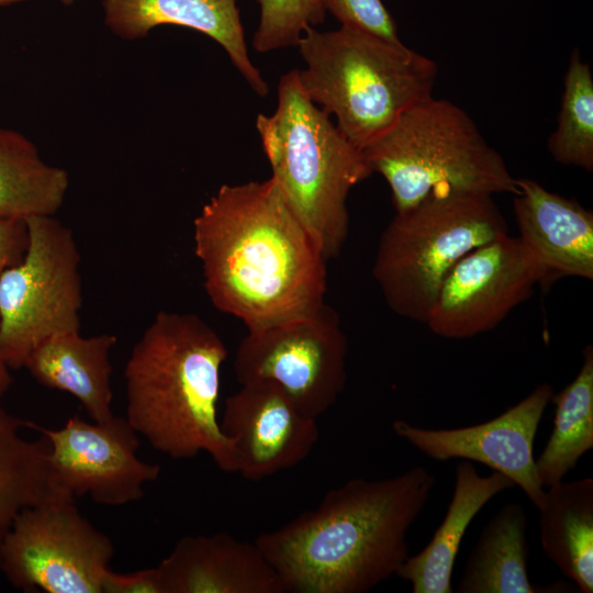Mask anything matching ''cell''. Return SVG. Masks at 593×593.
Instances as JSON below:
<instances>
[{
	"mask_svg": "<svg viewBox=\"0 0 593 593\" xmlns=\"http://www.w3.org/2000/svg\"><path fill=\"white\" fill-rule=\"evenodd\" d=\"M11 382H12V378L10 374V367L3 359L2 354L0 351V399L8 391V389L11 385Z\"/></svg>",
	"mask_w": 593,
	"mask_h": 593,
	"instance_id": "obj_30",
	"label": "cell"
},
{
	"mask_svg": "<svg viewBox=\"0 0 593 593\" xmlns=\"http://www.w3.org/2000/svg\"><path fill=\"white\" fill-rule=\"evenodd\" d=\"M361 153L370 172L389 184L395 213L445 194L518 191L503 157L469 114L433 96L407 109Z\"/></svg>",
	"mask_w": 593,
	"mask_h": 593,
	"instance_id": "obj_6",
	"label": "cell"
},
{
	"mask_svg": "<svg viewBox=\"0 0 593 593\" xmlns=\"http://www.w3.org/2000/svg\"><path fill=\"white\" fill-rule=\"evenodd\" d=\"M347 353L339 316L325 303L310 316L247 332L233 367L239 384L270 381L317 419L345 388Z\"/></svg>",
	"mask_w": 593,
	"mask_h": 593,
	"instance_id": "obj_10",
	"label": "cell"
},
{
	"mask_svg": "<svg viewBox=\"0 0 593 593\" xmlns=\"http://www.w3.org/2000/svg\"><path fill=\"white\" fill-rule=\"evenodd\" d=\"M515 486L501 472L483 477L469 460L460 461L455 468L452 496L441 524L422 551L410 555L396 575L411 584L413 593L452 592L454 564L468 526L491 499Z\"/></svg>",
	"mask_w": 593,
	"mask_h": 593,
	"instance_id": "obj_19",
	"label": "cell"
},
{
	"mask_svg": "<svg viewBox=\"0 0 593 593\" xmlns=\"http://www.w3.org/2000/svg\"><path fill=\"white\" fill-rule=\"evenodd\" d=\"M118 337L79 332L53 335L29 355L24 368L41 385L67 392L79 400L93 422L114 416L110 354Z\"/></svg>",
	"mask_w": 593,
	"mask_h": 593,
	"instance_id": "obj_18",
	"label": "cell"
},
{
	"mask_svg": "<svg viewBox=\"0 0 593 593\" xmlns=\"http://www.w3.org/2000/svg\"><path fill=\"white\" fill-rule=\"evenodd\" d=\"M233 443L236 472L259 481L302 462L316 445V418L270 381H251L227 398L220 419Z\"/></svg>",
	"mask_w": 593,
	"mask_h": 593,
	"instance_id": "obj_14",
	"label": "cell"
},
{
	"mask_svg": "<svg viewBox=\"0 0 593 593\" xmlns=\"http://www.w3.org/2000/svg\"><path fill=\"white\" fill-rule=\"evenodd\" d=\"M340 26L350 27L390 42H402L396 24L381 0H323Z\"/></svg>",
	"mask_w": 593,
	"mask_h": 593,
	"instance_id": "obj_27",
	"label": "cell"
},
{
	"mask_svg": "<svg viewBox=\"0 0 593 593\" xmlns=\"http://www.w3.org/2000/svg\"><path fill=\"white\" fill-rule=\"evenodd\" d=\"M75 501L55 497L15 516L0 547V571L12 586L101 593L113 542L80 514Z\"/></svg>",
	"mask_w": 593,
	"mask_h": 593,
	"instance_id": "obj_9",
	"label": "cell"
},
{
	"mask_svg": "<svg viewBox=\"0 0 593 593\" xmlns=\"http://www.w3.org/2000/svg\"><path fill=\"white\" fill-rule=\"evenodd\" d=\"M553 393L549 383H541L499 416L472 426L435 429L395 419L392 428L398 437L430 459L477 461L503 473L539 510L546 489L537 477L534 443Z\"/></svg>",
	"mask_w": 593,
	"mask_h": 593,
	"instance_id": "obj_13",
	"label": "cell"
},
{
	"mask_svg": "<svg viewBox=\"0 0 593 593\" xmlns=\"http://www.w3.org/2000/svg\"><path fill=\"white\" fill-rule=\"evenodd\" d=\"M544 270L516 236L490 240L449 271L425 324L432 333L462 339L489 332L542 286Z\"/></svg>",
	"mask_w": 593,
	"mask_h": 593,
	"instance_id": "obj_12",
	"label": "cell"
},
{
	"mask_svg": "<svg viewBox=\"0 0 593 593\" xmlns=\"http://www.w3.org/2000/svg\"><path fill=\"white\" fill-rule=\"evenodd\" d=\"M526 529V514L521 503L502 506L482 528L466 561L457 592H548L529 580Z\"/></svg>",
	"mask_w": 593,
	"mask_h": 593,
	"instance_id": "obj_21",
	"label": "cell"
},
{
	"mask_svg": "<svg viewBox=\"0 0 593 593\" xmlns=\"http://www.w3.org/2000/svg\"><path fill=\"white\" fill-rule=\"evenodd\" d=\"M101 593H163L158 569L118 573L109 568L101 580Z\"/></svg>",
	"mask_w": 593,
	"mask_h": 593,
	"instance_id": "obj_28",
	"label": "cell"
},
{
	"mask_svg": "<svg viewBox=\"0 0 593 593\" xmlns=\"http://www.w3.org/2000/svg\"><path fill=\"white\" fill-rule=\"evenodd\" d=\"M575 378L551 401L556 405L552 432L535 460L540 484L546 489L563 480L579 459L593 448V347L583 349Z\"/></svg>",
	"mask_w": 593,
	"mask_h": 593,
	"instance_id": "obj_23",
	"label": "cell"
},
{
	"mask_svg": "<svg viewBox=\"0 0 593 593\" xmlns=\"http://www.w3.org/2000/svg\"><path fill=\"white\" fill-rule=\"evenodd\" d=\"M277 97L275 112L256 119L271 178L328 260L340 254L348 236L349 191L371 172L361 150L307 97L299 69L280 77Z\"/></svg>",
	"mask_w": 593,
	"mask_h": 593,
	"instance_id": "obj_4",
	"label": "cell"
},
{
	"mask_svg": "<svg viewBox=\"0 0 593 593\" xmlns=\"http://www.w3.org/2000/svg\"><path fill=\"white\" fill-rule=\"evenodd\" d=\"M102 5L105 24L124 40L165 24L203 33L222 46L255 93L267 96L268 85L248 55L237 0H103Z\"/></svg>",
	"mask_w": 593,
	"mask_h": 593,
	"instance_id": "obj_17",
	"label": "cell"
},
{
	"mask_svg": "<svg viewBox=\"0 0 593 593\" xmlns=\"http://www.w3.org/2000/svg\"><path fill=\"white\" fill-rule=\"evenodd\" d=\"M296 47L305 63L299 69L303 90L360 150L433 96L437 64L402 42L346 26L307 27Z\"/></svg>",
	"mask_w": 593,
	"mask_h": 593,
	"instance_id": "obj_5",
	"label": "cell"
},
{
	"mask_svg": "<svg viewBox=\"0 0 593 593\" xmlns=\"http://www.w3.org/2000/svg\"><path fill=\"white\" fill-rule=\"evenodd\" d=\"M19 1H25V0H0V5H5V4H10V3L19 2ZM57 1L61 2L65 5H70L75 3L77 0H57Z\"/></svg>",
	"mask_w": 593,
	"mask_h": 593,
	"instance_id": "obj_31",
	"label": "cell"
},
{
	"mask_svg": "<svg viewBox=\"0 0 593 593\" xmlns=\"http://www.w3.org/2000/svg\"><path fill=\"white\" fill-rule=\"evenodd\" d=\"M193 242L210 301L248 332L325 304L327 260L271 177L221 186L193 221Z\"/></svg>",
	"mask_w": 593,
	"mask_h": 593,
	"instance_id": "obj_1",
	"label": "cell"
},
{
	"mask_svg": "<svg viewBox=\"0 0 593 593\" xmlns=\"http://www.w3.org/2000/svg\"><path fill=\"white\" fill-rule=\"evenodd\" d=\"M545 555L584 593L593 592V479L546 488L539 508Z\"/></svg>",
	"mask_w": 593,
	"mask_h": 593,
	"instance_id": "obj_20",
	"label": "cell"
},
{
	"mask_svg": "<svg viewBox=\"0 0 593 593\" xmlns=\"http://www.w3.org/2000/svg\"><path fill=\"white\" fill-rule=\"evenodd\" d=\"M26 419L0 406V547L15 516L57 497L49 485L48 440L22 435Z\"/></svg>",
	"mask_w": 593,
	"mask_h": 593,
	"instance_id": "obj_24",
	"label": "cell"
},
{
	"mask_svg": "<svg viewBox=\"0 0 593 593\" xmlns=\"http://www.w3.org/2000/svg\"><path fill=\"white\" fill-rule=\"evenodd\" d=\"M507 233L492 195L451 193L395 213L382 232L372 276L388 306L424 323L441 283L472 249Z\"/></svg>",
	"mask_w": 593,
	"mask_h": 593,
	"instance_id": "obj_7",
	"label": "cell"
},
{
	"mask_svg": "<svg viewBox=\"0 0 593 593\" xmlns=\"http://www.w3.org/2000/svg\"><path fill=\"white\" fill-rule=\"evenodd\" d=\"M259 22L253 37L255 51L268 53L296 46L307 27L325 20L323 0H256Z\"/></svg>",
	"mask_w": 593,
	"mask_h": 593,
	"instance_id": "obj_26",
	"label": "cell"
},
{
	"mask_svg": "<svg viewBox=\"0 0 593 593\" xmlns=\"http://www.w3.org/2000/svg\"><path fill=\"white\" fill-rule=\"evenodd\" d=\"M25 223L26 251L0 277V351L10 369L23 368L42 340L80 331V254L72 231L54 215Z\"/></svg>",
	"mask_w": 593,
	"mask_h": 593,
	"instance_id": "obj_8",
	"label": "cell"
},
{
	"mask_svg": "<svg viewBox=\"0 0 593 593\" xmlns=\"http://www.w3.org/2000/svg\"><path fill=\"white\" fill-rule=\"evenodd\" d=\"M227 356L220 335L197 314L158 312L124 368L126 421L172 459L204 451L222 471L236 472L233 443L217 418Z\"/></svg>",
	"mask_w": 593,
	"mask_h": 593,
	"instance_id": "obj_3",
	"label": "cell"
},
{
	"mask_svg": "<svg viewBox=\"0 0 593 593\" xmlns=\"http://www.w3.org/2000/svg\"><path fill=\"white\" fill-rule=\"evenodd\" d=\"M517 236L544 270L542 287L564 277L593 279V213L574 199L516 178Z\"/></svg>",
	"mask_w": 593,
	"mask_h": 593,
	"instance_id": "obj_15",
	"label": "cell"
},
{
	"mask_svg": "<svg viewBox=\"0 0 593 593\" xmlns=\"http://www.w3.org/2000/svg\"><path fill=\"white\" fill-rule=\"evenodd\" d=\"M68 186V172L46 164L29 138L0 128V219L54 215Z\"/></svg>",
	"mask_w": 593,
	"mask_h": 593,
	"instance_id": "obj_22",
	"label": "cell"
},
{
	"mask_svg": "<svg viewBox=\"0 0 593 593\" xmlns=\"http://www.w3.org/2000/svg\"><path fill=\"white\" fill-rule=\"evenodd\" d=\"M25 425L49 443L48 481L57 497L89 495L99 504L124 505L142 499L145 484L159 477V465L138 458L137 433L125 417L89 423L74 415L57 429Z\"/></svg>",
	"mask_w": 593,
	"mask_h": 593,
	"instance_id": "obj_11",
	"label": "cell"
},
{
	"mask_svg": "<svg viewBox=\"0 0 593 593\" xmlns=\"http://www.w3.org/2000/svg\"><path fill=\"white\" fill-rule=\"evenodd\" d=\"M27 244L29 234L24 220L0 219V277L7 268L23 258Z\"/></svg>",
	"mask_w": 593,
	"mask_h": 593,
	"instance_id": "obj_29",
	"label": "cell"
},
{
	"mask_svg": "<svg viewBox=\"0 0 593 593\" xmlns=\"http://www.w3.org/2000/svg\"><path fill=\"white\" fill-rule=\"evenodd\" d=\"M435 481L421 466L391 478L351 479L254 541L284 592L365 593L396 575L410 557L407 533Z\"/></svg>",
	"mask_w": 593,
	"mask_h": 593,
	"instance_id": "obj_2",
	"label": "cell"
},
{
	"mask_svg": "<svg viewBox=\"0 0 593 593\" xmlns=\"http://www.w3.org/2000/svg\"><path fill=\"white\" fill-rule=\"evenodd\" d=\"M163 593H283L255 541L226 532L180 538L157 566Z\"/></svg>",
	"mask_w": 593,
	"mask_h": 593,
	"instance_id": "obj_16",
	"label": "cell"
},
{
	"mask_svg": "<svg viewBox=\"0 0 593 593\" xmlns=\"http://www.w3.org/2000/svg\"><path fill=\"white\" fill-rule=\"evenodd\" d=\"M557 128L548 139L552 158L566 166L593 170V77L575 48L563 80Z\"/></svg>",
	"mask_w": 593,
	"mask_h": 593,
	"instance_id": "obj_25",
	"label": "cell"
}]
</instances>
